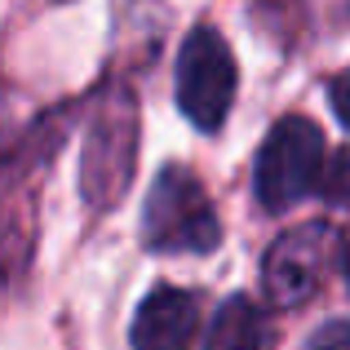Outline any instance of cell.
Here are the masks:
<instances>
[{
	"instance_id": "obj_1",
	"label": "cell",
	"mask_w": 350,
	"mask_h": 350,
	"mask_svg": "<svg viewBox=\"0 0 350 350\" xmlns=\"http://www.w3.org/2000/svg\"><path fill=\"white\" fill-rule=\"evenodd\" d=\"M142 239L155 253H208L222 244V222L191 169L164 164L155 173L151 191H146Z\"/></svg>"
},
{
	"instance_id": "obj_2",
	"label": "cell",
	"mask_w": 350,
	"mask_h": 350,
	"mask_svg": "<svg viewBox=\"0 0 350 350\" xmlns=\"http://www.w3.org/2000/svg\"><path fill=\"white\" fill-rule=\"evenodd\" d=\"M324 133L306 116H284L266 133L262 155H257V200L266 213H284L297 200L315 196L324 178Z\"/></svg>"
},
{
	"instance_id": "obj_3",
	"label": "cell",
	"mask_w": 350,
	"mask_h": 350,
	"mask_svg": "<svg viewBox=\"0 0 350 350\" xmlns=\"http://www.w3.org/2000/svg\"><path fill=\"white\" fill-rule=\"evenodd\" d=\"M137 160V107L129 89H111L98 103L80 160V191L94 208H107L124 196Z\"/></svg>"
},
{
	"instance_id": "obj_4",
	"label": "cell",
	"mask_w": 350,
	"mask_h": 350,
	"mask_svg": "<svg viewBox=\"0 0 350 350\" xmlns=\"http://www.w3.org/2000/svg\"><path fill=\"white\" fill-rule=\"evenodd\" d=\"M235 53L222 31L213 27H196L178 49V107L196 129L213 133L226 124L235 103Z\"/></svg>"
},
{
	"instance_id": "obj_5",
	"label": "cell",
	"mask_w": 350,
	"mask_h": 350,
	"mask_svg": "<svg viewBox=\"0 0 350 350\" xmlns=\"http://www.w3.org/2000/svg\"><path fill=\"white\" fill-rule=\"evenodd\" d=\"M333 244H337V231L328 222H301L293 231H284L262 262L266 297L275 306H306L324 284Z\"/></svg>"
},
{
	"instance_id": "obj_6",
	"label": "cell",
	"mask_w": 350,
	"mask_h": 350,
	"mask_svg": "<svg viewBox=\"0 0 350 350\" xmlns=\"http://www.w3.org/2000/svg\"><path fill=\"white\" fill-rule=\"evenodd\" d=\"M200 328V301L182 288H155L133 315V350H187Z\"/></svg>"
},
{
	"instance_id": "obj_7",
	"label": "cell",
	"mask_w": 350,
	"mask_h": 350,
	"mask_svg": "<svg viewBox=\"0 0 350 350\" xmlns=\"http://www.w3.org/2000/svg\"><path fill=\"white\" fill-rule=\"evenodd\" d=\"M275 324L253 297H226L213 315L204 350H271Z\"/></svg>"
},
{
	"instance_id": "obj_8",
	"label": "cell",
	"mask_w": 350,
	"mask_h": 350,
	"mask_svg": "<svg viewBox=\"0 0 350 350\" xmlns=\"http://www.w3.org/2000/svg\"><path fill=\"white\" fill-rule=\"evenodd\" d=\"M23 266H27V239L18 235L14 222H5V217H0V297H5V293L18 284Z\"/></svg>"
},
{
	"instance_id": "obj_9",
	"label": "cell",
	"mask_w": 350,
	"mask_h": 350,
	"mask_svg": "<svg viewBox=\"0 0 350 350\" xmlns=\"http://www.w3.org/2000/svg\"><path fill=\"white\" fill-rule=\"evenodd\" d=\"M315 196H324L328 204H346L350 208V146H342V151L324 164V178H319Z\"/></svg>"
},
{
	"instance_id": "obj_10",
	"label": "cell",
	"mask_w": 350,
	"mask_h": 350,
	"mask_svg": "<svg viewBox=\"0 0 350 350\" xmlns=\"http://www.w3.org/2000/svg\"><path fill=\"white\" fill-rule=\"evenodd\" d=\"M18 142V103L5 85H0V155Z\"/></svg>"
},
{
	"instance_id": "obj_11",
	"label": "cell",
	"mask_w": 350,
	"mask_h": 350,
	"mask_svg": "<svg viewBox=\"0 0 350 350\" xmlns=\"http://www.w3.org/2000/svg\"><path fill=\"white\" fill-rule=\"evenodd\" d=\"M306 350H350V324H328L306 342Z\"/></svg>"
},
{
	"instance_id": "obj_12",
	"label": "cell",
	"mask_w": 350,
	"mask_h": 350,
	"mask_svg": "<svg viewBox=\"0 0 350 350\" xmlns=\"http://www.w3.org/2000/svg\"><path fill=\"white\" fill-rule=\"evenodd\" d=\"M333 111H337V120L350 129V71H342V76L333 80Z\"/></svg>"
},
{
	"instance_id": "obj_13",
	"label": "cell",
	"mask_w": 350,
	"mask_h": 350,
	"mask_svg": "<svg viewBox=\"0 0 350 350\" xmlns=\"http://www.w3.org/2000/svg\"><path fill=\"white\" fill-rule=\"evenodd\" d=\"M342 262H346V280H350V239H346V257H342Z\"/></svg>"
}]
</instances>
